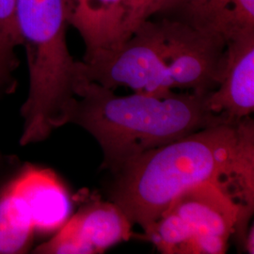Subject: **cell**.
Here are the masks:
<instances>
[{"label":"cell","instance_id":"6da1fadb","mask_svg":"<svg viewBox=\"0 0 254 254\" xmlns=\"http://www.w3.org/2000/svg\"><path fill=\"white\" fill-rule=\"evenodd\" d=\"M111 201L143 230L184 191L212 182L249 221L254 207V124L251 117L207 127L138 155L115 173Z\"/></svg>","mask_w":254,"mask_h":254},{"label":"cell","instance_id":"7a4b0ae2","mask_svg":"<svg viewBox=\"0 0 254 254\" xmlns=\"http://www.w3.org/2000/svg\"><path fill=\"white\" fill-rule=\"evenodd\" d=\"M68 124L88 131L99 143L103 167L115 174L146 152L207 127L232 123L209 109L207 95L170 91L163 95L114 90L80 78Z\"/></svg>","mask_w":254,"mask_h":254},{"label":"cell","instance_id":"3957f363","mask_svg":"<svg viewBox=\"0 0 254 254\" xmlns=\"http://www.w3.org/2000/svg\"><path fill=\"white\" fill-rule=\"evenodd\" d=\"M16 22L29 75L20 144L45 140L68 124L80 80L79 62L67 44V0H16Z\"/></svg>","mask_w":254,"mask_h":254},{"label":"cell","instance_id":"277c9868","mask_svg":"<svg viewBox=\"0 0 254 254\" xmlns=\"http://www.w3.org/2000/svg\"><path fill=\"white\" fill-rule=\"evenodd\" d=\"M12 190L26 205L36 234L56 233L72 216L69 190L51 169L26 163L9 174Z\"/></svg>","mask_w":254,"mask_h":254},{"label":"cell","instance_id":"5b68a950","mask_svg":"<svg viewBox=\"0 0 254 254\" xmlns=\"http://www.w3.org/2000/svg\"><path fill=\"white\" fill-rule=\"evenodd\" d=\"M209 109L232 121L251 117L254 110V30L227 43L218 88L207 95Z\"/></svg>","mask_w":254,"mask_h":254},{"label":"cell","instance_id":"8992f818","mask_svg":"<svg viewBox=\"0 0 254 254\" xmlns=\"http://www.w3.org/2000/svg\"><path fill=\"white\" fill-rule=\"evenodd\" d=\"M70 27L85 45L82 62L119 49L126 43L125 0H67Z\"/></svg>","mask_w":254,"mask_h":254},{"label":"cell","instance_id":"52a82bcc","mask_svg":"<svg viewBox=\"0 0 254 254\" xmlns=\"http://www.w3.org/2000/svg\"><path fill=\"white\" fill-rule=\"evenodd\" d=\"M166 211L184 218L194 233L219 236L228 241L241 220V209L236 200L212 182L184 191Z\"/></svg>","mask_w":254,"mask_h":254},{"label":"cell","instance_id":"ba28073f","mask_svg":"<svg viewBox=\"0 0 254 254\" xmlns=\"http://www.w3.org/2000/svg\"><path fill=\"white\" fill-rule=\"evenodd\" d=\"M159 16L179 20L228 43L254 30V0H175Z\"/></svg>","mask_w":254,"mask_h":254},{"label":"cell","instance_id":"9c48e42d","mask_svg":"<svg viewBox=\"0 0 254 254\" xmlns=\"http://www.w3.org/2000/svg\"><path fill=\"white\" fill-rule=\"evenodd\" d=\"M73 216L93 254H103L133 236V223L113 201L93 200L82 206Z\"/></svg>","mask_w":254,"mask_h":254},{"label":"cell","instance_id":"30bf717a","mask_svg":"<svg viewBox=\"0 0 254 254\" xmlns=\"http://www.w3.org/2000/svg\"><path fill=\"white\" fill-rule=\"evenodd\" d=\"M35 229L26 205L12 190L9 178L0 180V254H27Z\"/></svg>","mask_w":254,"mask_h":254},{"label":"cell","instance_id":"8fae6325","mask_svg":"<svg viewBox=\"0 0 254 254\" xmlns=\"http://www.w3.org/2000/svg\"><path fill=\"white\" fill-rule=\"evenodd\" d=\"M21 46L16 22V0H0V85L13 93L17 80L13 73L20 61L16 48Z\"/></svg>","mask_w":254,"mask_h":254},{"label":"cell","instance_id":"7c38bea8","mask_svg":"<svg viewBox=\"0 0 254 254\" xmlns=\"http://www.w3.org/2000/svg\"><path fill=\"white\" fill-rule=\"evenodd\" d=\"M144 238L164 254H187L194 230L177 214L165 211L143 230Z\"/></svg>","mask_w":254,"mask_h":254},{"label":"cell","instance_id":"4fadbf2b","mask_svg":"<svg viewBox=\"0 0 254 254\" xmlns=\"http://www.w3.org/2000/svg\"><path fill=\"white\" fill-rule=\"evenodd\" d=\"M33 254H93L91 247L83 238L76 218L71 216L54 236L36 247Z\"/></svg>","mask_w":254,"mask_h":254},{"label":"cell","instance_id":"5bb4252c","mask_svg":"<svg viewBox=\"0 0 254 254\" xmlns=\"http://www.w3.org/2000/svg\"><path fill=\"white\" fill-rule=\"evenodd\" d=\"M147 0H125L126 21L125 38L126 42L134 33L137 27L144 22Z\"/></svg>","mask_w":254,"mask_h":254},{"label":"cell","instance_id":"9a60e30c","mask_svg":"<svg viewBox=\"0 0 254 254\" xmlns=\"http://www.w3.org/2000/svg\"><path fill=\"white\" fill-rule=\"evenodd\" d=\"M175 0H147L144 21L165 13L173 5Z\"/></svg>","mask_w":254,"mask_h":254},{"label":"cell","instance_id":"2e32d148","mask_svg":"<svg viewBox=\"0 0 254 254\" xmlns=\"http://www.w3.org/2000/svg\"><path fill=\"white\" fill-rule=\"evenodd\" d=\"M9 94L1 85H0V99L6 95ZM19 166L18 159L16 156L13 155H5L0 152V174L8 173L15 170Z\"/></svg>","mask_w":254,"mask_h":254}]
</instances>
